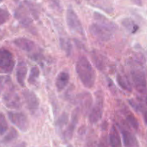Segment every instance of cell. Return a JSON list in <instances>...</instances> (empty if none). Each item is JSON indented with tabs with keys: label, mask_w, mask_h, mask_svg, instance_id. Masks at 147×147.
I'll list each match as a JSON object with an SVG mask.
<instances>
[{
	"label": "cell",
	"mask_w": 147,
	"mask_h": 147,
	"mask_svg": "<svg viewBox=\"0 0 147 147\" xmlns=\"http://www.w3.org/2000/svg\"><path fill=\"white\" fill-rule=\"evenodd\" d=\"M93 19L94 22L90 24L89 28L92 35L101 42L110 40L118 29L116 23L98 11L94 12Z\"/></svg>",
	"instance_id": "6da1fadb"
},
{
	"label": "cell",
	"mask_w": 147,
	"mask_h": 147,
	"mask_svg": "<svg viewBox=\"0 0 147 147\" xmlns=\"http://www.w3.org/2000/svg\"><path fill=\"white\" fill-rule=\"evenodd\" d=\"M40 16V7L35 3L24 0L15 10L14 17L24 27H30Z\"/></svg>",
	"instance_id": "7a4b0ae2"
},
{
	"label": "cell",
	"mask_w": 147,
	"mask_h": 147,
	"mask_svg": "<svg viewBox=\"0 0 147 147\" xmlns=\"http://www.w3.org/2000/svg\"><path fill=\"white\" fill-rule=\"evenodd\" d=\"M76 70L82 84L86 88H92L96 83V73L86 57H80L76 65Z\"/></svg>",
	"instance_id": "3957f363"
},
{
	"label": "cell",
	"mask_w": 147,
	"mask_h": 147,
	"mask_svg": "<svg viewBox=\"0 0 147 147\" xmlns=\"http://www.w3.org/2000/svg\"><path fill=\"white\" fill-rule=\"evenodd\" d=\"M66 23H67L69 30L72 32L76 33V34L82 36V37H85V32L84 30H83V24H82L77 13L75 11L74 9L71 6H70L67 9Z\"/></svg>",
	"instance_id": "277c9868"
},
{
	"label": "cell",
	"mask_w": 147,
	"mask_h": 147,
	"mask_svg": "<svg viewBox=\"0 0 147 147\" xmlns=\"http://www.w3.org/2000/svg\"><path fill=\"white\" fill-rule=\"evenodd\" d=\"M131 76L134 86L139 93L147 94V82L145 73L140 67H134L131 70Z\"/></svg>",
	"instance_id": "5b68a950"
},
{
	"label": "cell",
	"mask_w": 147,
	"mask_h": 147,
	"mask_svg": "<svg viewBox=\"0 0 147 147\" xmlns=\"http://www.w3.org/2000/svg\"><path fill=\"white\" fill-rule=\"evenodd\" d=\"M104 108V99L101 91L96 93V102L89 112V121L91 124L98 123L102 119Z\"/></svg>",
	"instance_id": "8992f818"
},
{
	"label": "cell",
	"mask_w": 147,
	"mask_h": 147,
	"mask_svg": "<svg viewBox=\"0 0 147 147\" xmlns=\"http://www.w3.org/2000/svg\"><path fill=\"white\" fill-rule=\"evenodd\" d=\"M15 66V60L12 53L7 49L0 47V72L11 73Z\"/></svg>",
	"instance_id": "52a82bcc"
},
{
	"label": "cell",
	"mask_w": 147,
	"mask_h": 147,
	"mask_svg": "<svg viewBox=\"0 0 147 147\" xmlns=\"http://www.w3.org/2000/svg\"><path fill=\"white\" fill-rule=\"evenodd\" d=\"M10 121L22 132H27L29 129V121L27 116L22 112L9 111L7 113Z\"/></svg>",
	"instance_id": "ba28073f"
},
{
	"label": "cell",
	"mask_w": 147,
	"mask_h": 147,
	"mask_svg": "<svg viewBox=\"0 0 147 147\" xmlns=\"http://www.w3.org/2000/svg\"><path fill=\"white\" fill-rule=\"evenodd\" d=\"M3 101L5 106L9 109H17L22 106L21 98L15 91L14 87L9 88L3 96Z\"/></svg>",
	"instance_id": "9c48e42d"
},
{
	"label": "cell",
	"mask_w": 147,
	"mask_h": 147,
	"mask_svg": "<svg viewBox=\"0 0 147 147\" xmlns=\"http://www.w3.org/2000/svg\"><path fill=\"white\" fill-rule=\"evenodd\" d=\"M22 96L29 111L32 113H35L40 106V100L37 95L34 93V92L29 89H26L23 90Z\"/></svg>",
	"instance_id": "30bf717a"
},
{
	"label": "cell",
	"mask_w": 147,
	"mask_h": 147,
	"mask_svg": "<svg viewBox=\"0 0 147 147\" xmlns=\"http://www.w3.org/2000/svg\"><path fill=\"white\" fill-rule=\"evenodd\" d=\"M80 110L79 108H76L73 110V113H72L71 119H70V122L69 123L68 126L66 129L65 131L63 134V136H64L65 139L66 141L71 140L73 138V133L76 129V126H77L79 120V116H80Z\"/></svg>",
	"instance_id": "8fae6325"
},
{
	"label": "cell",
	"mask_w": 147,
	"mask_h": 147,
	"mask_svg": "<svg viewBox=\"0 0 147 147\" xmlns=\"http://www.w3.org/2000/svg\"><path fill=\"white\" fill-rule=\"evenodd\" d=\"M77 100L80 110L83 113H88L93 105V98L91 95L88 92L82 93L78 96Z\"/></svg>",
	"instance_id": "7c38bea8"
},
{
	"label": "cell",
	"mask_w": 147,
	"mask_h": 147,
	"mask_svg": "<svg viewBox=\"0 0 147 147\" xmlns=\"http://www.w3.org/2000/svg\"><path fill=\"white\" fill-rule=\"evenodd\" d=\"M14 45L20 50L27 53H31L34 50L36 45L34 42L25 37H19L14 41Z\"/></svg>",
	"instance_id": "4fadbf2b"
},
{
	"label": "cell",
	"mask_w": 147,
	"mask_h": 147,
	"mask_svg": "<svg viewBox=\"0 0 147 147\" xmlns=\"http://www.w3.org/2000/svg\"><path fill=\"white\" fill-rule=\"evenodd\" d=\"M121 133L122 139H123V146L126 147L139 146V144L136 136L130 131L121 128Z\"/></svg>",
	"instance_id": "5bb4252c"
},
{
	"label": "cell",
	"mask_w": 147,
	"mask_h": 147,
	"mask_svg": "<svg viewBox=\"0 0 147 147\" xmlns=\"http://www.w3.org/2000/svg\"><path fill=\"white\" fill-rule=\"evenodd\" d=\"M70 81V74L67 71H61L56 78L55 86L58 91H62L68 85Z\"/></svg>",
	"instance_id": "9a60e30c"
},
{
	"label": "cell",
	"mask_w": 147,
	"mask_h": 147,
	"mask_svg": "<svg viewBox=\"0 0 147 147\" xmlns=\"http://www.w3.org/2000/svg\"><path fill=\"white\" fill-rule=\"evenodd\" d=\"M27 67L24 62H20L16 70V78L17 83L21 86H25V80L27 78Z\"/></svg>",
	"instance_id": "2e32d148"
},
{
	"label": "cell",
	"mask_w": 147,
	"mask_h": 147,
	"mask_svg": "<svg viewBox=\"0 0 147 147\" xmlns=\"http://www.w3.org/2000/svg\"><path fill=\"white\" fill-rule=\"evenodd\" d=\"M109 144L111 146L119 147L121 146V139L117 128L115 126H112L111 129L109 133Z\"/></svg>",
	"instance_id": "e0dca14e"
},
{
	"label": "cell",
	"mask_w": 147,
	"mask_h": 147,
	"mask_svg": "<svg viewBox=\"0 0 147 147\" xmlns=\"http://www.w3.org/2000/svg\"><path fill=\"white\" fill-rule=\"evenodd\" d=\"M91 57L93 63L99 70H103L106 68V58L101 53L97 51H93L91 54Z\"/></svg>",
	"instance_id": "ac0fdd59"
},
{
	"label": "cell",
	"mask_w": 147,
	"mask_h": 147,
	"mask_svg": "<svg viewBox=\"0 0 147 147\" xmlns=\"http://www.w3.org/2000/svg\"><path fill=\"white\" fill-rule=\"evenodd\" d=\"M116 81L122 89L129 92H131V85L129 78L125 75H122L120 73H118L116 75Z\"/></svg>",
	"instance_id": "d6986e66"
},
{
	"label": "cell",
	"mask_w": 147,
	"mask_h": 147,
	"mask_svg": "<svg viewBox=\"0 0 147 147\" xmlns=\"http://www.w3.org/2000/svg\"><path fill=\"white\" fill-rule=\"evenodd\" d=\"M60 45L62 50L65 52L67 56H70L72 53L73 45L70 39L67 37L61 36L60 37Z\"/></svg>",
	"instance_id": "ffe728a7"
},
{
	"label": "cell",
	"mask_w": 147,
	"mask_h": 147,
	"mask_svg": "<svg viewBox=\"0 0 147 147\" xmlns=\"http://www.w3.org/2000/svg\"><path fill=\"white\" fill-rule=\"evenodd\" d=\"M121 24L124 28H126L128 31L131 33H135L137 31L138 29H139L137 24L131 18L123 19L121 21Z\"/></svg>",
	"instance_id": "44dd1931"
},
{
	"label": "cell",
	"mask_w": 147,
	"mask_h": 147,
	"mask_svg": "<svg viewBox=\"0 0 147 147\" xmlns=\"http://www.w3.org/2000/svg\"><path fill=\"white\" fill-rule=\"evenodd\" d=\"M18 137V132L14 128H11V130L8 132L7 135L4 137V139H2L1 142L3 144H8L10 142H13L14 140H15Z\"/></svg>",
	"instance_id": "7402d4cb"
},
{
	"label": "cell",
	"mask_w": 147,
	"mask_h": 147,
	"mask_svg": "<svg viewBox=\"0 0 147 147\" xmlns=\"http://www.w3.org/2000/svg\"><path fill=\"white\" fill-rule=\"evenodd\" d=\"M40 76V70H39L38 67L37 66H34L31 68L30 70V75H29L28 77V83L30 84L33 85L36 83L37 78Z\"/></svg>",
	"instance_id": "603a6c76"
},
{
	"label": "cell",
	"mask_w": 147,
	"mask_h": 147,
	"mask_svg": "<svg viewBox=\"0 0 147 147\" xmlns=\"http://www.w3.org/2000/svg\"><path fill=\"white\" fill-rule=\"evenodd\" d=\"M126 119L128 123H129V124L133 129H134L135 130H138L139 129V123L137 119H136V118L134 116V115H133L132 113H128L126 116Z\"/></svg>",
	"instance_id": "cb8c5ba5"
},
{
	"label": "cell",
	"mask_w": 147,
	"mask_h": 147,
	"mask_svg": "<svg viewBox=\"0 0 147 147\" xmlns=\"http://www.w3.org/2000/svg\"><path fill=\"white\" fill-rule=\"evenodd\" d=\"M8 130V123L5 116L2 113H0V135L2 136Z\"/></svg>",
	"instance_id": "d4e9b609"
},
{
	"label": "cell",
	"mask_w": 147,
	"mask_h": 147,
	"mask_svg": "<svg viewBox=\"0 0 147 147\" xmlns=\"http://www.w3.org/2000/svg\"><path fill=\"white\" fill-rule=\"evenodd\" d=\"M9 12L7 9L0 8V25L7 22L9 19Z\"/></svg>",
	"instance_id": "484cf974"
},
{
	"label": "cell",
	"mask_w": 147,
	"mask_h": 147,
	"mask_svg": "<svg viewBox=\"0 0 147 147\" xmlns=\"http://www.w3.org/2000/svg\"><path fill=\"white\" fill-rule=\"evenodd\" d=\"M67 121H68V116H67L66 113H63L61 117L57 120V126H58L60 129H62L63 126L67 123Z\"/></svg>",
	"instance_id": "4316f807"
},
{
	"label": "cell",
	"mask_w": 147,
	"mask_h": 147,
	"mask_svg": "<svg viewBox=\"0 0 147 147\" xmlns=\"http://www.w3.org/2000/svg\"><path fill=\"white\" fill-rule=\"evenodd\" d=\"M129 103H130L131 106L136 111H142V106L140 104H139L138 103H136V101H135L134 100H129Z\"/></svg>",
	"instance_id": "83f0119b"
},
{
	"label": "cell",
	"mask_w": 147,
	"mask_h": 147,
	"mask_svg": "<svg viewBox=\"0 0 147 147\" xmlns=\"http://www.w3.org/2000/svg\"><path fill=\"white\" fill-rule=\"evenodd\" d=\"M8 78L7 77H3V76H0V95L2 93V90H4V84L7 83V80H8Z\"/></svg>",
	"instance_id": "f1b7e54d"
},
{
	"label": "cell",
	"mask_w": 147,
	"mask_h": 147,
	"mask_svg": "<svg viewBox=\"0 0 147 147\" xmlns=\"http://www.w3.org/2000/svg\"><path fill=\"white\" fill-rule=\"evenodd\" d=\"M131 1L134 4L139 6V7H142L143 5V4H142V0H131Z\"/></svg>",
	"instance_id": "f546056e"
},
{
	"label": "cell",
	"mask_w": 147,
	"mask_h": 147,
	"mask_svg": "<svg viewBox=\"0 0 147 147\" xmlns=\"http://www.w3.org/2000/svg\"><path fill=\"white\" fill-rule=\"evenodd\" d=\"M14 1H15V2H17V1H19V0H14Z\"/></svg>",
	"instance_id": "4dcf8cb0"
},
{
	"label": "cell",
	"mask_w": 147,
	"mask_h": 147,
	"mask_svg": "<svg viewBox=\"0 0 147 147\" xmlns=\"http://www.w3.org/2000/svg\"><path fill=\"white\" fill-rule=\"evenodd\" d=\"M2 1H3V0H0V2H1Z\"/></svg>",
	"instance_id": "1f68e13d"
}]
</instances>
